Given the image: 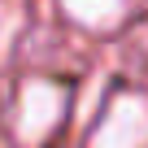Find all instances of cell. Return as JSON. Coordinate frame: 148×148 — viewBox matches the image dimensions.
<instances>
[{
	"label": "cell",
	"mask_w": 148,
	"mask_h": 148,
	"mask_svg": "<svg viewBox=\"0 0 148 148\" xmlns=\"http://www.w3.org/2000/svg\"><path fill=\"white\" fill-rule=\"evenodd\" d=\"M18 139L22 144H39L65 113V92L57 83H44V79H31L18 96Z\"/></svg>",
	"instance_id": "1"
},
{
	"label": "cell",
	"mask_w": 148,
	"mask_h": 148,
	"mask_svg": "<svg viewBox=\"0 0 148 148\" xmlns=\"http://www.w3.org/2000/svg\"><path fill=\"white\" fill-rule=\"evenodd\" d=\"M92 148H148V100L118 96L92 135Z\"/></svg>",
	"instance_id": "2"
},
{
	"label": "cell",
	"mask_w": 148,
	"mask_h": 148,
	"mask_svg": "<svg viewBox=\"0 0 148 148\" xmlns=\"http://www.w3.org/2000/svg\"><path fill=\"white\" fill-rule=\"evenodd\" d=\"M70 18H79V22H87V26H109V22H118V18H122V9H118V5H109V9L70 5Z\"/></svg>",
	"instance_id": "3"
}]
</instances>
